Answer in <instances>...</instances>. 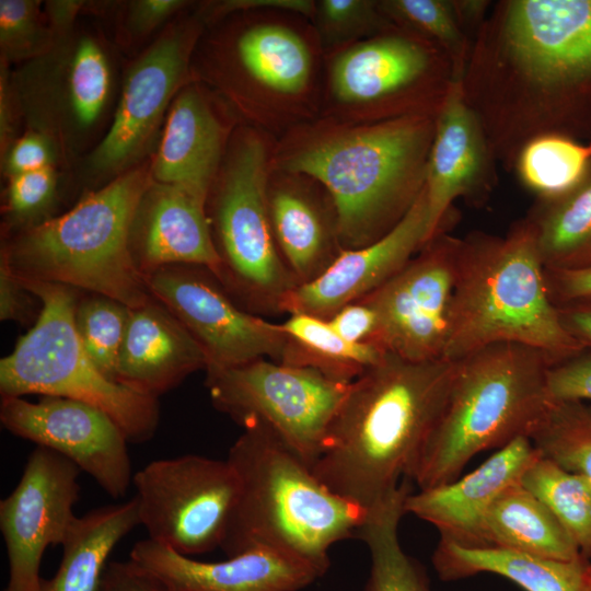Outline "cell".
<instances>
[{"instance_id":"49","label":"cell","mask_w":591,"mask_h":591,"mask_svg":"<svg viewBox=\"0 0 591 591\" xmlns=\"http://www.w3.org/2000/svg\"><path fill=\"white\" fill-rule=\"evenodd\" d=\"M251 10H280L313 18L315 2L308 0H228L209 4L208 9L202 10L200 15L213 19L215 16Z\"/></svg>"},{"instance_id":"24","label":"cell","mask_w":591,"mask_h":591,"mask_svg":"<svg viewBox=\"0 0 591 591\" xmlns=\"http://www.w3.org/2000/svg\"><path fill=\"white\" fill-rule=\"evenodd\" d=\"M206 367L200 345L154 297L130 309L116 369L117 383L159 399Z\"/></svg>"},{"instance_id":"16","label":"cell","mask_w":591,"mask_h":591,"mask_svg":"<svg viewBox=\"0 0 591 591\" xmlns=\"http://www.w3.org/2000/svg\"><path fill=\"white\" fill-rule=\"evenodd\" d=\"M81 470L40 445L30 453L23 474L0 501V530L9 559L4 591H38L46 548L62 545L77 517Z\"/></svg>"},{"instance_id":"52","label":"cell","mask_w":591,"mask_h":591,"mask_svg":"<svg viewBox=\"0 0 591 591\" xmlns=\"http://www.w3.org/2000/svg\"><path fill=\"white\" fill-rule=\"evenodd\" d=\"M456 22L473 42L493 5L488 0H451Z\"/></svg>"},{"instance_id":"44","label":"cell","mask_w":591,"mask_h":591,"mask_svg":"<svg viewBox=\"0 0 591 591\" xmlns=\"http://www.w3.org/2000/svg\"><path fill=\"white\" fill-rule=\"evenodd\" d=\"M42 303L39 299L13 273L8 260L0 254V320L20 324L36 322Z\"/></svg>"},{"instance_id":"28","label":"cell","mask_w":591,"mask_h":591,"mask_svg":"<svg viewBox=\"0 0 591 591\" xmlns=\"http://www.w3.org/2000/svg\"><path fill=\"white\" fill-rule=\"evenodd\" d=\"M432 564L440 579L478 573L503 577L524 591H591V559L545 558L495 546H464L440 540Z\"/></svg>"},{"instance_id":"12","label":"cell","mask_w":591,"mask_h":591,"mask_svg":"<svg viewBox=\"0 0 591 591\" xmlns=\"http://www.w3.org/2000/svg\"><path fill=\"white\" fill-rule=\"evenodd\" d=\"M132 484L148 538L188 557L221 547L239 494L228 460L198 454L154 460Z\"/></svg>"},{"instance_id":"34","label":"cell","mask_w":591,"mask_h":591,"mask_svg":"<svg viewBox=\"0 0 591 591\" xmlns=\"http://www.w3.org/2000/svg\"><path fill=\"white\" fill-rule=\"evenodd\" d=\"M521 484L549 509L581 555L591 559V479L540 455Z\"/></svg>"},{"instance_id":"48","label":"cell","mask_w":591,"mask_h":591,"mask_svg":"<svg viewBox=\"0 0 591 591\" xmlns=\"http://www.w3.org/2000/svg\"><path fill=\"white\" fill-rule=\"evenodd\" d=\"M546 280L551 298L556 305L591 298V267L577 270H546Z\"/></svg>"},{"instance_id":"17","label":"cell","mask_w":591,"mask_h":591,"mask_svg":"<svg viewBox=\"0 0 591 591\" xmlns=\"http://www.w3.org/2000/svg\"><path fill=\"white\" fill-rule=\"evenodd\" d=\"M232 31V30H231ZM206 74L241 111L302 101L313 76V56L293 28L275 22L246 23L222 35L206 57Z\"/></svg>"},{"instance_id":"20","label":"cell","mask_w":591,"mask_h":591,"mask_svg":"<svg viewBox=\"0 0 591 591\" xmlns=\"http://www.w3.org/2000/svg\"><path fill=\"white\" fill-rule=\"evenodd\" d=\"M428 241L425 187L405 218L382 239L344 250L314 280L297 286L279 304V313L328 320L343 306L375 291L399 271Z\"/></svg>"},{"instance_id":"9","label":"cell","mask_w":591,"mask_h":591,"mask_svg":"<svg viewBox=\"0 0 591 591\" xmlns=\"http://www.w3.org/2000/svg\"><path fill=\"white\" fill-rule=\"evenodd\" d=\"M269 154L253 129L239 130L210 187L207 216L220 259L218 279L233 300L256 315L280 314L297 281L271 231L267 207Z\"/></svg>"},{"instance_id":"2","label":"cell","mask_w":591,"mask_h":591,"mask_svg":"<svg viewBox=\"0 0 591 591\" xmlns=\"http://www.w3.org/2000/svg\"><path fill=\"white\" fill-rule=\"evenodd\" d=\"M455 361L385 354L348 387L313 473L367 511L407 478L445 399Z\"/></svg>"},{"instance_id":"7","label":"cell","mask_w":591,"mask_h":591,"mask_svg":"<svg viewBox=\"0 0 591 591\" xmlns=\"http://www.w3.org/2000/svg\"><path fill=\"white\" fill-rule=\"evenodd\" d=\"M152 181L141 163L85 193L62 215L4 237L0 254L25 281L60 283L130 309L151 294L130 252V228Z\"/></svg>"},{"instance_id":"29","label":"cell","mask_w":591,"mask_h":591,"mask_svg":"<svg viewBox=\"0 0 591 591\" xmlns=\"http://www.w3.org/2000/svg\"><path fill=\"white\" fill-rule=\"evenodd\" d=\"M140 525L138 501L106 505L77 517L65 540L56 573L38 591H101L108 558L119 542Z\"/></svg>"},{"instance_id":"27","label":"cell","mask_w":591,"mask_h":591,"mask_svg":"<svg viewBox=\"0 0 591 591\" xmlns=\"http://www.w3.org/2000/svg\"><path fill=\"white\" fill-rule=\"evenodd\" d=\"M61 49L59 67L53 70L54 93L48 102L31 113L32 127L50 135L56 142L67 132H84L101 119L113 91V71L108 55L92 35H81Z\"/></svg>"},{"instance_id":"50","label":"cell","mask_w":591,"mask_h":591,"mask_svg":"<svg viewBox=\"0 0 591 591\" xmlns=\"http://www.w3.org/2000/svg\"><path fill=\"white\" fill-rule=\"evenodd\" d=\"M564 326L586 347L591 348V298L557 305Z\"/></svg>"},{"instance_id":"36","label":"cell","mask_w":591,"mask_h":591,"mask_svg":"<svg viewBox=\"0 0 591 591\" xmlns=\"http://www.w3.org/2000/svg\"><path fill=\"white\" fill-rule=\"evenodd\" d=\"M541 456L591 479V403L551 401L529 434Z\"/></svg>"},{"instance_id":"6","label":"cell","mask_w":591,"mask_h":591,"mask_svg":"<svg viewBox=\"0 0 591 591\" xmlns=\"http://www.w3.org/2000/svg\"><path fill=\"white\" fill-rule=\"evenodd\" d=\"M554 359L537 348L500 343L455 360L441 410L408 472L419 489L456 479L478 453L528 437L551 402Z\"/></svg>"},{"instance_id":"8","label":"cell","mask_w":591,"mask_h":591,"mask_svg":"<svg viewBox=\"0 0 591 591\" xmlns=\"http://www.w3.org/2000/svg\"><path fill=\"white\" fill-rule=\"evenodd\" d=\"M22 281L42 308L31 329L0 360L1 398L40 394L76 399L106 413L129 442L152 439L160 420L159 401L112 381L88 356L74 325L79 290Z\"/></svg>"},{"instance_id":"11","label":"cell","mask_w":591,"mask_h":591,"mask_svg":"<svg viewBox=\"0 0 591 591\" xmlns=\"http://www.w3.org/2000/svg\"><path fill=\"white\" fill-rule=\"evenodd\" d=\"M350 383L314 368L266 358L206 370L205 381L218 410L243 428L253 424L268 428L311 467Z\"/></svg>"},{"instance_id":"14","label":"cell","mask_w":591,"mask_h":591,"mask_svg":"<svg viewBox=\"0 0 591 591\" xmlns=\"http://www.w3.org/2000/svg\"><path fill=\"white\" fill-rule=\"evenodd\" d=\"M151 294L197 340L209 369H225L266 358L281 362L288 336L280 323L247 312L204 266L169 265L146 277Z\"/></svg>"},{"instance_id":"51","label":"cell","mask_w":591,"mask_h":591,"mask_svg":"<svg viewBox=\"0 0 591 591\" xmlns=\"http://www.w3.org/2000/svg\"><path fill=\"white\" fill-rule=\"evenodd\" d=\"M8 62L1 59L0 74V147L1 155L15 140V103L13 101V86L9 80Z\"/></svg>"},{"instance_id":"25","label":"cell","mask_w":591,"mask_h":591,"mask_svg":"<svg viewBox=\"0 0 591 591\" xmlns=\"http://www.w3.org/2000/svg\"><path fill=\"white\" fill-rule=\"evenodd\" d=\"M303 179L286 173L278 181L269 177L267 187L275 242L298 286L318 277L344 251L331 197Z\"/></svg>"},{"instance_id":"26","label":"cell","mask_w":591,"mask_h":591,"mask_svg":"<svg viewBox=\"0 0 591 591\" xmlns=\"http://www.w3.org/2000/svg\"><path fill=\"white\" fill-rule=\"evenodd\" d=\"M163 127L150 162L152 179L208 195L225 154L228 128L197 83L179 90Z\"/></svg>"},{"instance_id":"33","label":"cell","mask_w":591,"mask_h":591,"mask_svg":"<svg viewBox=\"0 0 591 591\" xmlns=\"http://www.w3.org/2000/svg\"><path fill=\"white\" fill-rule=\"evenodd\" d=\"M280 326L289 338L282 363L314 368L341 382H352L386 354L372 344L346 340L317 316L291 314Z\"/></svg>"},{"instance_id":"19","label":"cell","mask_w":591,"mask_h":591,"mask_svg":"<svg viewBox=\"0 0 591 591\" xmlns=\"http://www.w3.org/2000/svg\"><path fill=\"white\" fill-rule=\"evenodd\" d=\"M498 162L484 128L466 103L461 80H454L436 117L425 193L428 241L449 231L453 202L485 205L498 184Z\"/></svg>"},{"instance_id":"39","label":"cell","mask_w":591,"mask_h":591,"mask_svg":"<svg viewBox=\"0 0 591 591\" xmlns=\"http://www.w3.org/2000/svg\"><path fill=\"white\" fill-rule=\"evenodd\" d=\"M313 19L320 39L327 48L348 47L357 39L397 28L382 13L379 1L372 0L317 1Z\"/></svg>"},{"instance_id":"30","label":"cell","mask_w":591,"mask_h":591,"mask_svg":"<svg viewBox=\"0 0 591 591\" xmlns=\"http://www.w3.org/2000/svg\"><path fill=\"white\" fill-rule=\"evenodd\" d=\"M484 534L486 546L559 560L582 556L549 509L521 482L503 490L489 508Z\"/></svg>"},{"instance_id":"18","label":"cell","mask_w":591,"mask_h":591,"mask_svg":"<svg viewBox=\"0 0 591 591\" xmlns=\"http://www.w3.org/2000/svg\"><path fill=\"white\" fill-rule=\"evenodd\" d=\"M0 421L12 434L48 448L73 462L113 498L132 483L125 433L103 410L76 399L43 396L33 403L2 397Z\"/></svg>"},{"instance_id":"4","label":"cell","mask_w":591,"mask_h":591,"mask_svg":"<svg viewBox=\"0 0 591 591\" xmlns=\"http://www.w3.org/2000/svg\"><path fill=\"white\" fill-rule=\"evenodd\" d=\"M227 460L239 494L221 549L227 557L256 547L290 555L322 577L331 547L355 536L367 510L332 491L268 428H243Z\"/></svg>"},{"instance_id":"45","label":"cell","mask_w":591,"mask_h":591,"mask_svg":"<svg viewBox=\"0 0 591 591\" xmlns=\"http://www.w3.org/2000/svg\"><path fill=\"white\" fill-rule=\"evenodd\" d=\"M183 0H137L128 2L125 33L130 39L148 36L187 5Z\"/></svg>"},{"instance_id":"22","label":"cell","mask_w":591,"mask_h":591,"mask_svg":"<svg viewBox=\"0 0 591 591\" xmlns=\"http://www.w3.org/2000/svg\"><path fill=\"white\" fill-rule=\"evenodd\" d=\"M540 453L528 437H519L471 473L434 487L409 493L405 513L436 526L440 538L464 546H486L484 524L499 495L521 482Z\"/></svg>"},{"instance_id":"40","label":"cell","mask_w":591,"mask_h":591,"mask_svg":"<svg viewBox=\"0 0 591 591\" xmlns=\"http://www.w3.org/2000/svg\"><path fill=\"white\" fill-rule=\"evenodd\" d=\"M40 2L33 0L0 1L1 59L20 61L47 55L57 44Z\"/></svg>"},{"instance_id":"13","label":"cell","mask_w":591,"mask_h":591,"mask_svg":"<svg viewBox=\"0 0 591 591\" xmlns=\"http://www.w3.org/2000/svg\"><path fill=\"white\" fill-rule=\"evenodd\" d=\"M460 246L461 237L449 231L437 234L391 279L361 299L378 316L372 345L410 361L443 358Z\"/></svg>"},{"instance_id":"21","label":"cell","mask_w":591,"mask_h":591,"mask_svg":"<svg viewBox=\"0 0 591 591\" xmlns=\"http://www.w3.org/2000/svg\"><path fill=\"white\" fill-rule=\"evenodd\" d=\"M208 195L188 187L151 181L135 211L130 252L144 278L169 265H197L216 277L220 259L209 219Z\"/></svg>"},{"instance_id":"23","label":"cell","mask_w":591,"mask_h":591,"mask_svg":"<svg viewBox=\"0 0 591 591\" xmlns=\"http://www.w3.org/2000/svg\"><path fill=\"white\" fill-rule=\"evenodd\" d=\"M129 559L155 576L169 591H298L321 578L302 560L268 547L211 563L146 538L135 543Z\"/></svg>"},{"instance_id":"35","label":"cell","mask_w":591,"mask_h":591,"mask_svg":"<svg viewBox=\"0 0 591 591\" xmlns=\"http://www.w3.org/2000/svg\"><path fill=\"white\" fill-rule=\"evenodd\" d=\"M591 163V141L545 135L528 142L513 171L537 198L560 195L583 176Z\"/></svg>"},{"instance_id":"47","label":"cell","mask_w":591,"mask_h":591,"mask_svg":"<svg viewBox=\"0 0 591 591\" xmlns=\"http://www.w3.org/2000/svg\"><path fill=\"white\" fill-rule=\"evenodd\" d=\"M101 591H169L151 572L131 559L109 561L104 571Z\"/></svg>"},{"instance_id":"31","label":"cell","mask_w":591,"mask_h":591,"mask_svg":"<svg viewBox=\"0 0 591 591\" xmlns=\"http://www.w3.org/2000/svg\"><path fill=\"white\" fill-rule=\"evenodd\" d=\"M524 218L534 231L546 270L591 267V163L565 193L536 198Z\"/></svg>"},{"instance_id":"32","label":"cell","mask_w":591,"mask_h":591,"mask_svg":"<svg viewBox=\"0 0 591 591\" xmlns=\"http://www.w3.org/2000/svg\"><path fill=\"white\" fill-rule=\"evenodd\" d=\"M410 493L408 480L367 511L356 536L370 554V573L363 591H430L421 565L405 553L398 538L404 502Z\"/></svg>"},{"instance_id":"41","label":"cell","mask_w":591,"mask_h":591,"mask_svg":"<svg viewBox=\"0 0 591 591\" xmlns=\"http://www.w3.org/2000/svg\"><path fill=\"white\" fill-rule=\"evenodd\" d=\"M7 178L8 185L2 206L5 236L54 217L49 213L57 196L56 165L11 175Z\"/></svg>"},{"instance_id":"1","label":"cell","mask_w":591,"mask_h":591,"mask_svg":"<svg viewBox=\"0 0 591 591\" xmlns=\"http://www.w3.org/2000/svg\"><path fill=\"white\" fill-rule=\"evenodd\" d=\"M461 84L507 172L537 137L591 141V0L493 2Z\"/></svg>"},{"instance_id":"37","label":"cell","mask_w":591,"mask_h":591,"mask_svg":"<svg viewBox=\"0 0 591 591\" xmlns=\"http://www.w3.org/2000/svg\"><path fill=\"white\" fill-rule=\"evenodd\" d=\"M382 13L397 28L437 45L462 80L473 42L456 22L451 0H382Z\"/></svg>"},{"instance_id":"5","label":"cell","mask_w":591,"mask_h":591,"mask_svg":"<svg viewBox=\"0 0 591 591\" xmlns=\"http://www.w3.org/2000/svg\"><path fill=\"white\" fill-rule=\"evenodd\" d=\"M500 343L537 348L554 363L587 348L560 320L525 218L502 236L474 231L461 237L443 358L455 361Z\"/></svg>"},{"instance_id":"38","label":"cell","mask_w":591,"mask_h":591,"mask_svg":"<svg viewBox=\"0 0 591 591\" xmlns=\"http://www.w3.org/2000/svg\"><path fill=\"white\" fill-rule=\"evenodd\" d=\"M130 308L105 296L80 297L74 325L81 344L99 370L115 381ZM116 382V381H115Z\"/></svg>"},{"instance_id":"10","label":"cell","mask_w":591,"mask_h":591,"mask_svg":"<svg viewBox=\"0 0 591 591\" xmlns=\"http://www.w3.org/2000/svg\"><path fill=\"white\" fill-rule=\"evenodd\" d=\"M327 77L336 120L358 124L437 117L455 80L437 45L399 28L340 49Z\"/></svg>"},{"instance_id":"42","label":"cell","mask_w":591,"mask_h":591,"mask_svg":"<svg viewBox=\"0 0 591 591\" xmlns=\"http://www.w3.org/2000/svg\"><path fill=\"white\" fill-rule=\"evenodd\" d=\"M551 401L591 403V348L553 363L547 372Z\"/></svg>"},{"instance_id":"43","label":"cell","mask_w":591,"mask_h":591,"mask_svg":"<svg viewBox=\"0 0 591 591\" xmlns=\"http://www.w3.org/2000/svg\"><path fill=\"white\" fill-rule=\"evenodd\" d=\"M58 144L47 132L30 128L1 155L7 177L56 165Z\"/></svg>"},{"instance_id":"3","label":"cell","mask_w":591,"mask_h":591,"mask_svg":"<svg viewBox=\"0 0 591 591\" xmlns=\"http://www.w3.org/2000/svg\"><path fill=\"white\" fill-rule=\"evenodd\" d=\"M434 128L436 117L426 115L320 123L299 132L276 162L326 190L341 248H359L390 233L420 196Z\"/></svg>"},{"instance_id":"53","label":"cell","mask_w":591,"mask_h":591,"mask_svg":"<svg viewBox=\"0 0 591 591\" xmlns=\"http://www.w3.org/2000/svg\"><path fill=\"white\" fill-rule=\"evenodd\" d=\"M85 5L83 1L47 2L45 13L58 38L68 34L76 16Z\"/></svg>"},{"instance_id":"15","label":"cell","mask_w":591,"mask_h":591,"mask_svg":"<svg viewBox=\"0 0 591 591\" xmlns=\"http://www.w3.org/2000/svg\"><path fill=\"white\" fill-rule=\"evenodd\" d=\"M199 31L193 19L169 25L129 67L112 124L89 159L94 174L116 177L143 157L174 97L190 82Z\"/></svg>"},{"instance_id":"46","label":"cell","mask_w":591,"mask_h":591,"mask_svg":"<svg viewBox=\"0 0 591 591\" xmlns=\"http://www.w3.org/2000/svg\"><path fill=\"white\" fill-rule=\"evenodd\" d=\"M327 321L343 338L356 344H372L378 329L375 311L361 300L343 306Z\"/></svg>"}]
</instances>
